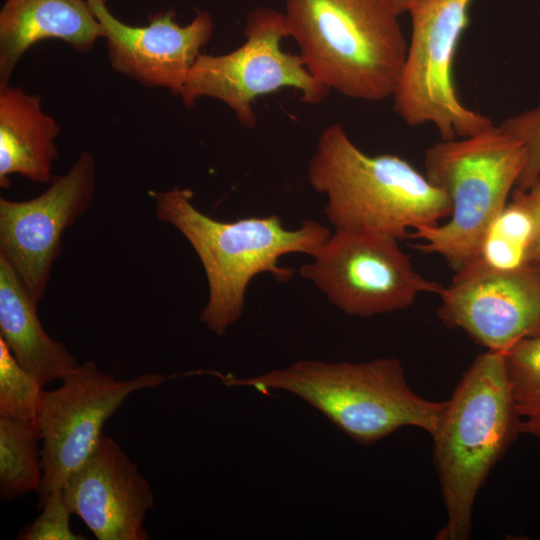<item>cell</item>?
I'll return each instance as SVG.
<instances>
[{"label": "cell", "mask_w": 540, "mask_h": 540, "mask_svg": "<svg viewBox=\"0 0 540 540\" xmlns=\"http://www.w3.org/2000/svg\"><path fill=\"white\" fill-rule=\"evenodd\" d=\"M504 355L519 433L540 439V335L517 342Z\"/></svg>", "instance_id": "ffe728a7"}, {"label": "cell", "mask_w": 540, "mask_h": 540, "mask_svg": "<svg viewBox=\"0 0 540 540\" xmlns=\"http://www.w3.org/2000/svg\"><path fill=\"white\" fill-rule=\"evenodd\" d=\"M524 159L522 144L494 124L475 135L430 146L425 175L445 193L452 211L448 222L409 233L421 241L415 248L442 256L456 272L469 264L516 187Z\"/></svg>", "instance_id": "8992f818"}, {"label": "cell", "mask_w": 540, "mask_h": 540, "mask_svg": "<svg viewBox=\"0 0 540 540\" xmlns=\"http://www.w3.org/2000/svg\"><path fill=\"white\" fill-rule=\"evenodd\" d=\"M244 36L242 45L229 53L199 55L178 93L186 107L203 97L214 98L226 104L243 127L252 129L257 124L253 102L260 96L291 87L301 92L305 103L325 100L330 90L310 74L299 54L281 48L289 37L284 13L254 9Z\"/></svg>", "instance_id": "52a82bcc"}, {"label": "cell", "mask_w": 540, "mask_h": 540, "mask_svg": "<svg viewBox=\"0 0 540 540\" xmlns=\"http://www.w3.org/2000/svg\"><path fill=\"white\" fill-rule=\"evenodd\" d=\"M40 432L34 422L0 416V495L12 501L39 491L42 480Z\"/></svg>", "instance_id": "d6986e66"}, {"label": "cell", "mask_w": 540, "mask_h": 540, "mask_svg": "<svg viewBox=\"0 0 540 540\" xmlns=\"http://www.w3.org/2000/svg\"><path fill=\"white\" fill-rule=\"evenodd\" d=\"M524 191L534 225L532 261L540 268V176L529 189Z\"/></svg>", "instance_id": "cb8c5ba5"}, {"label": "cell", "mask_w": 540, "mask_h": 540, "mask_svg": "<svg viewBox=\"0 0 540 540\" xmlns=\"http://www.w3.org/2000/svg\"><path fill=\"white\" fill-rule=\"evenodd\" d=\"M42 387L0 338V416L35 423Z\"/></svg>", "instance_id": "44dd1931"}, {"label": "cell", "mask_w": 540, "mask_h": 540, "mask_svg": "<svg viewBox=\"0 0 540 540\" xmlns=\"http://www.w3.org/2000/svg\"><path fill=\"white\" fill-rule=\"evenodd\" d=\"M151 195L157 218L175 227L200 259L209 287L200 321L216 336H223L242 316L248 285L256 275L270 273L279 282L288 281L294 270L280 266V258L289 253L313 257L331 236L328 228L309 219L287 229L277 214L219 221L194 206V194L187 188Z\"/></svg>", "instance_id": "6da1fadb"}, {"label": "cell", "mask_w": 540, "mask_h": 540, "mask_svg": "<svg viewBox=\"0 0 540 540\" xmlns=\"http://www.w3.org/2000/svg\"><path fill=\"white\" fill-rule=\"evenodd\" d=\"M22 280L0 255V338L19 364L44 386L62 379L79 364L69 349L42 326Z\"/></svg>", "instance_id": "e0dca14e"}, {"label": "cell", "mask_w": 540, "mask_h": 540, "mask_svg": "<svg viewBox=\"0 0 540 540\" xmlns=\"http://www.w3.org/2000/svg\"><path fill=\"white\" fill-rule=\"evenodd\" d=\"M512 198L489 225L475 258L465 267L508 272L534 264V225L525 191L516 188Z\"/></svg>", "instance_id": "ac0fdd59"}, {"label": "cell", "mask_w": 540, "mask_h": 540, "mask_svg": "<svg viewBox=\"0 0 540 540\" xmlns=\"http://www.w3.org/2000/svg\"><path fill=\"white\" fill-rule=\"evenodd\" d=\"M60 131L56 120L43 111L40 96L10 84L0 87V186L8 188L13 174L50 183Z\"/></svg>", "instance_id": "2e32d148"}, {"label": "cell", "mask_w": 540, "mask_h": 540, "mask_svg": "<svg viewBox=\"0 0 540 540\" xmlns=\"http://www.w3.org/2000/svg\"><path fill=\"white\" fill-rule=\"evenodd\" d=\"M518 433L505 355L487 350L463 374L432 435L447 514L436 539H469L477 493Z\"/></svg>", "instance_id": "5b68a950"}, {"label": "cell", "mask_w": 540, "mask_h": 540, "mask_svg": "<svg viewBox=\"0 0 540 540\" xmlns=\"http://www.w3.org/2000/svg\"><path fill=\"white\" fill-rule=\"evenodd\" d=\"M284 15L320 84L357 100L392 96L408 44L389 0H285Z\"/></svg>", "instance_id": "277c9868"}, {"label": "cell", "mask_w": 540, "mask_h": 540, "mask_svg": "<svg viewBox=\"0 0 540 540\" xmlns=\"http://www.w3.org/2000/svg\"><path fill=\"white\" fill-rule=\"evenodd\" d=\"M311 187L325 194L335 230H368L398 240L451 215L445 193L398 155H368L340 124L320 133L307 165Z\"/></svg>", "instance_id": "7a4b0ae2"}, {"label": "cell", "mask_w": 540, "mask_h": 540, "mask_svg": "<svg viewBox=\"0 0 540 540\" xmlns=\"http://www.w3.org/2000/svg\"><path fill=\"white\" fill-rule=\"evenodd\" d=\"M95 183V158L83 151L70 169L53 176L49 187L37 197L25 201L0 198V255L37 304L60 255L62 234L88 209Z\"/></svg>", "instance_id": "8fae6325"}, {"label": "cell", "mask_w": 540, "mask_h": 540, "mask_svg": "<svg viewBox=\"0 0 540 540\" xmlns=\"http://www.w3.org/2000/svg\"><path fill=\"white\" fill-rule=\"evenodd\" d=\"M64 501L98 540H147L143 523L155 500L147 479L121 447L102 435L66 480Z\"/></svg>", "instance_id": "5bb4252c"}, {"label": "cell", "mask_w": 540, "mask_h": 540, "mask_svg": "<svg viewBox=\"0 0 540 540\" xmlns=\"http://www.w3.org/2000/svg\"><path fill=\"white\" fill-rule=\"evenodd\" d=\"M394 236L368 230H335L300 267L340 311L369 318L403 310L422 293L440 295L444 287L412 266Z\"/></svg>", "instance_id": "9c48e42d"}, {"label": "cell", "mask_w": 540, "mask_h": 540, "mask_svg": "<svg viewBox=\"0 0 540 540\" xmlns=\"http://www.w3.org/2000/svg\"><path fill=\"white\" fill-rule=\"evenodd\" d=\"M440 320L461 329L487 350L505 353L540 335V268L493 272L464 267L444 287Z\"/></svg>", "instance_id": "7c38bea8"}, {"label": "cell", "mask_w": 540, "mask_h": 540, "mask_svg": "<svg viewBox=\"0 0 540 540\" xmlns=\"http://www.w3.org/2000/svg\"><path fill=\"white\" fill-rule=\"evenodd\" d=\"M172 376L148 373L119 380L95 362L79 364L57 389L42 393L35 424L42 441V480L39 503L90 456L105 422L134 392L155 388Z\"/></svg>", "instance_id": "30bf717a"}, {"label": "cell", "mask_w": 540, "mask_h": 540, "mask_svg": "<svg viewBox=\"0 0 540 540\" xmlns=\"http://www.w3.org/2000/svg\"><path fill=\"white\" fill-rule=\"evenodd\" d=\"M101 37L87 0H6L0 10V87L10 84L23 55L42 40H62L84 53Z\"/></svg>", "instance_id": "9a60e30c"}, {"label": "cell", "mask_w": 540, "mask_h": 540, "mask_svg": "<svg viewBox=\"0 0 540 540\" xmlns=\"http://www.w3.org/2000/svg\"><path fill=\"white\" fill-rule=\"evenodd\" d=\"M472 0H421L409 8L412 33L392 94L409 126L433 124L443 140L475 135L492 121L464 106L453 81V61Z\"/></svg>", "instance_id": "ba28073f"}, {"label": "cell", "mask_w": 540, "mask_h": 540, "mask_svg": "<svg viewBox=\"0 0 540 540\" xmlns=\"http://www.w3.org/2000/svg\"><path fill=\"white\" fill-rule=\"evenodd\" d=\"M419 1L421 0H389L390 4L399 15L408 11L413 4Z\"/></svg>", "instance_id": "d4e9b609"}, {"label": "cell", "mask_w": 540, "mask_h": 540, "mask_svg": "<svg viewBox=\"0 0 540 540\" xmlns=\"http://www.w3.org/2000/svg\"><path fill=\"white\" fill-rule=\"evenodd\" d=\"M205 372L227 386L292 393L361 445L373 444L405 426L432 436L447 406V400L431 401L417 395L395 358L360 363L301 360L246 378Z\"/></svg>", "instance_id": "3957f363"}, {"label": "cell", "mask_w": 540, "mask_h": 540, "mask_svg": "<svg viewBox=\"0 0 540 540\" xmlns=\"http://www.w3.org/2000/svg\"><path fill=\"white\" fill-rule=\"evenodd\" d=\"M500 127L524 148V166L515 188L527 190L540 176V105L506 118Z\"/></svg>", "instance_id": "7402d4cb"}, {"label": "cell", "mask_w": 540, "mask_h": 540, "mask_svg": "<svg viewBox=\"0 0 540 540\" xmlns=\"http://www.w3.org/2000/svg\"><path fill=\"white\" fill-rule=\"evenodd\" d=\"M90 1V0H89ZM97 1H102V2H106V0H97Z\"/></svg>", "instance_id": "484cf974"}, {"label": "cell", "mask_w": 540, "mask_h": 540, "mask_svg": "<svg viewBox=\"0 0 540 540\" xmlns=\"http://www.w3.org/2000/svg\"><path fill=\"white\" fill-rule=\"evenodd\" d=\"M102 25L112 69L144 87L167 88L178 95L186 77L210 40L214 22L206 11L179 25L174 10L150 17L147 26H130L117 19L105 2L87 0Z\"/></svg>", "instance_id": "4fadbf2b"}, {"label": "cell", "mask_w": 540, "mask_h": 540, "mask_svg": "<svg viewBox=\"0 0 540 540\" xmlns=\"http://www.w3.org/2000/svg\"><path fill=\"white\" fill-rule=\"evenodd\" d=\"M42 512L19 530L20 540H84L83 535L74 533L70 527V515L62 489H55L39 503Z\"/></svg>", "instance_id": "603a6c76"}]
</instances>
